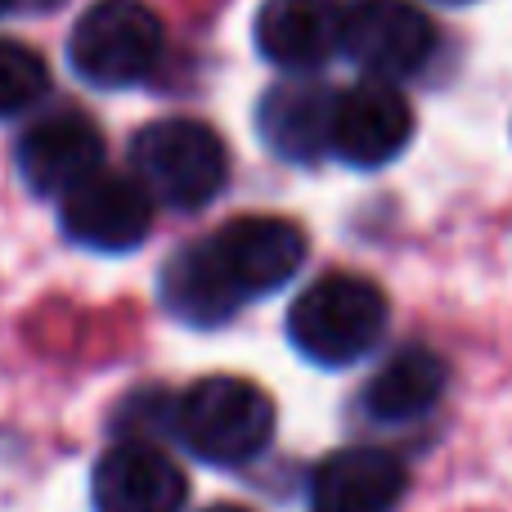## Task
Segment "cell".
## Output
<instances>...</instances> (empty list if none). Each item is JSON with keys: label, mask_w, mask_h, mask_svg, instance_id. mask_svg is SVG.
Listing matches in <instances>:
<instances>
[{"label": "cell", "mask_w": 512, "mask_h": 512, "mask_svg": "<svg viewBox=\"0 0 512 512\" xmlns=\"http://www.w3.org/2000/svg\"><path fill=\"white\" fill-rule=\"evenodd\" d=\"M50 90V68L23 41L0 36V117H18L32 104H41Z\"/></svg>", "instance_id": "2e32d148"}, {"label": "cell", "mask_w": 512, "mask_h": 512, "mask_svg": "<svg viewBox=\"0 0 512 512\" xmlns=\"http://www.w3.org/2000/svg\"><path fill=\"white\" fill-rule=\"evenodd\" d=\"M333 90L319 81H279L261 95L256 131L283 162H319L328 153Z\"/></svg>", "instance_id": "4fadbf2b"}, {"label": "cell", "mask_w": 512, "mask_h": 512, "mask_svg": "<svg viewBox=\"0 0 512 512\" xmlns=\"http://www.w3.org/2000/svg\"><path fill=\"white\" fill-rule=\"evenodd\" d=\"M171 432L212 468H243L270 445L274 405L248 378H203L171 405Z\"/></svg>", "instance_id": "7a4b0ae2"}, {"label": "cell", "mask_w": 512, "mask_h": 512, "mask_svg": "<svg viewBox=\"0 0 512 512\" xmlns=\"http://www.w3.org/2000/svg\"><path fill=\"white\" fill-rule=\"evenodd\" d=\"M59 225L72 243L90 252H131L153 230V198L135 176L95 171L86 185L59 198Z\"/></svg>", "instance_id": "9c48e42d"}, {"label": "cell", "mask_w": 512, "mask_h": 512, "mask_svg": "<svg viewBox=\"0 0 512 512\" xmlns=\"http://www.w3.org/2000/svg\"><path fill=\"white\" fill-rule=\"evenodd\" d=\"M342 36L333 0H265L256 9V50L283 72H315Z\"/></svg>", "instance_id": "7c38bea8"}, {"label": "cell", "mask_w": 512, "mask_h": 512, "mask_svg": "<svg viewBox=\"0 0 512 512\" xmlns=\"http://www.w3.org/2000/svg\"><path fill=\"white\" fill-rule=\"evenodd\" d=\"M162 306L194 328H216L239 310V297L221 283L203 243H189L162 265Z\"/></svg>", "instance_id": "9a60e30c"}, {"label": "cell", "mask_w": 512, "mask_h": 512, "mask_svg": "<svg viewBox=\"0 0 512 512\" xmlns=\"http://www.w3.org/2000/svg\"><path fill=\"white\" fill-rule=\"evenodd\" d=\"M387 333V292L360 274H324L288 310V337L306 360L342 369L373 351Z\"/></svg>", "instance_id": "6da1fadb"}, {"label": "cell", "mask_w": 512, "mask_h": 512, "mask_svg": "<svg viewBox=\"0 0 512 512\" xmlns=\"http://www.w3.org/2000/svg\"><path fill=\"white\" fill-rule=\"evenodd\" d=\"M63 0H0V14H41V9H59Z\"/></svg>", "instance_id": "e0dca14e"}, {"label": "cell", "mask_w": 512, "mask_h": 512, "mask_svg": "<svg viewBox=\"0 0 512 512\" xmlns=\"http://www.w3.org/2000/svg\"><path fill=\"white\" fill-rule=\"evenodd\" d=\"M135 180L144 194L176 212H198L225 189L230 153L221 135L194 117H162L149 122L131 144Z\"/></svg>", "instance_id": "3957f363"}, {"label": "cell", "mask_w": 512, "mask_h": 512, "mask_svg": "<svg viewBox=\"0 0 512 512\" xmlns=\"http://www.w3.org/2000/svg\"><path fill=\"white\" fill-rule=\"evenodd\" d=\"M337 50L369 72V81H400L414 77L436 50V32L427 14L409 0H355L342 9V36Z\"/></svg>", "instance_id": "8992f818"}, {"label": "cell", "mask_w": 512, "mask_h": 512, "mask_svg": "<svg viewBox=\"0 0 512 512\" xmlns=\"http://www.w3.org/2000/svg\"><path fill=\"white\" fill-rule=\"evenodd\" d=\"M185 495V472L149 441L113 445L95 463V477H90L95 512H180Z\"/></svg>", "instance_id": "30bf717a"}, {"label": "cell", "mask_w": 512, "mask_h": 512, "mask_svg": "<svg viewBox=\"0 0 512 512\" xmlns=\"http://www.w3.org/2000/svg\"><path fill=\"white\" fill-rule=\"evenodd\" d=\"M414 135V108L387 81H360L333 99L328 122V153L355 171H378L405 153Z\"/></svg>", "instance_id": "52a82bcc"}, {"label": "cell", "mask_w": 512, "mask_h": 512, "mask_svg": "<svg viewBox=\"0 0 512 512\" xmlns=\"http://www.w3.org/2000/svg\"><path fill=\"white\" fill-rule=\"evenodd\" d=\"M68 59L99 90L135 86L162 59V23L144 0H95L72 27Z\"/></svg>", "instance_id": "277c9868"}, {"label": "cell", "mask_w": 512, "mask_h": 512, "mask_svg": "<svg viewBox=\"0 0 512 512\" xmlns=\"http://www.w3.org/2000/svg\"><path fill=\"white\" fill-rule=\"evenodd\" d=\"M409 477L396 454L351 445L328 454L310 477V504L315 512H391L405 495Z\"/></svg>", "instance_id": "8fae6325"}, {"label": "cell", "mask_w": 512, "mask_h": 512, "mask_svg": "<svg viewBox=\"0 0 512 512\" xmlns=\"http://www.w3.org/2000/svg\"><path fill=\"white\" fill-rule=\"evenodd\" d=\"M99 167H104V135L81 108H54L36 117L18 140V171L41 198H68Z\"/></svg>", "instance_id": "ba28073f"}, {"label": "cell", "mask_w": 512, "mask_h": 512, "mask_svg": "<svg viewBox=\"0 0 512 512\" xmlns=\"http://www.w3.org/2000/svg\"><path fill=\"white\" fill-rule=\"evenodd\" d=\"M445 5H468V0H445Z\"/></svg>", "instance_id": "d6986e66"}, {"label": "cell", "mask_w": 512, "mask_h": 512, "mask_svg": "<svg viewBox=\"0 0 512 512\" xmlns=\"http://www.w3.org/2000/svg\"><path fill=\"white\" fill-rule=\"evenodd\" d=\"M207 512H248V508H239V504H216V508H207Z\"/></svg>", "instance_id": "ac0fdd59"}, {"label": "cell", "mask_w": 512, "mask_h": 512, "mask_svg": "<svg viewBox=\"0 0 512 512\" xmlns=\"http://www.w3.org/2000/svg\"><path fill=\"white\" fill-rule=\"evenodd\" d=\"M445 378L450 373H445V360L436 351H427V346H400L369 378L364 409H369V418H378L387 427L414 423V418H423L441 400Z\"/></svg>", "instance_id": "5bb4252c"}, {"label": "cell", "mask_w": 512, "mask_h": 512, "mask_svg": "<svg viewBox=\"0 0 512 512\" xmlns=\"http://www.w3.org/2000/svg\"><path fill=\"white\" fill-rule=\"evenodd\" d=\"M221 283L243 301L279 292L306 261V234L283 216H234L203 239Z\"/></svg>", "instance_id": "5b68a950"}]
</instances>
